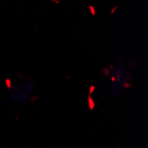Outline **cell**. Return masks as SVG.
<instances>
[{
    "instance_id": "cell-1",
    "label": "cell",
    "mask_w": 148,
    "mask_h": 148,
    "mask_svg": "<svg viewBox=\"0 0 148 148\" xmlns=\"http://www.w3.org/2000/svg\"><path fill=\"white\" fill-rule=\"evenodd\" d=\"M88 99H89V102H90V109H93V107H94V101L91 99L90 97H89Z\"/></svg>"
},
{
    "instance_id": "cell-2",
    "label": "cell",
    "mask_w": 148,
    "mask_h": 148,
    "mask_svg": "<svg viewBox=\"0 0 148 148\" xmlns=\"http://www.w3.org/2000/svg\"><path fill=\"white\" fill-rule=\"evenodd\" d=\"M90 10H91V12L93 13V14H95V11H94V8H92V7H90Z\"/></svg>"
}]
</instances>
